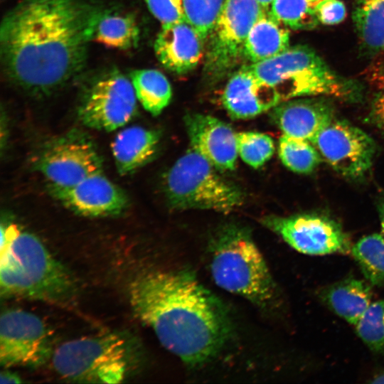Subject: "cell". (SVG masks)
I'll return each mask as SVG.
<instances>
[{
    "label": "cell",
    "mask_w": 384,
    "mask_h": 384,
    "mask_svg": "<svg viewBox=\"0 0 384 384\" xmlns=\"http://www.w3.org/2000/svg\"><path fill=\"white\" fill-rule=\"evenodd\" d=\"M352 19L361 48L376 56L384 50V0H354Z\"/></svg>",
    "instance_id": "7402d4cb"
},
{
    "label": "cell",
    "mask_w": 384,
    "mask_h": 384,
    "mask_svg": "<svg viewBox=\"0 0 384 384\" xmlns=\"http://www.w3.org/2000/svg\"><path fill=\"white\" fill-rule=\"evenodd\" d=\"M137 100L132 81L119 72L112 71L91 85L80 103L78 115L88 127L112 131L133 117Z\"/></svg>",
    "instance_id": "7c38bea8"
},
{
    "label": "cell",
    "mask_w": 384,
    "mask_h": 384,
    "mask_svg": "<svg viewBox=\"0 0 384 384\" xmlns=\"http://www.w3.org/2000/svg\"><path fill=\"white\" fill-rule=\"evenodd\" d=\"M139 35L136 21L131 16L102 14L97 23L93 40L108 48L128 49L136 46Z\"/></svg>",
    "instance_id": "cb8c5ba5"
},
{
    "label": "cell",
    "mask_w": 384,
    "mask_h": 384,
    "mask_svg": "<svg viewBox=\"0 0 384 384\" xmlns=\"http://www.w3.org/2000/svg\"><path fill=\"white\" fill-rule=\"evenodd\" d=\"M191 147L168 171L164 190L176 210L201 209L228 213L241 206V190Z\"/></svg>",
    "instance_id": "8992f818"
},
{
    "label": "cell",
    "mask_w": 384,
    "mask_h": 384,
    "mask_svg": "<svg viewBox=\"0 0 384 384\" xmlns=\"http://www.w3.org/2000/svg\"><path fill=\"white\" fill-rule=\"evenodd\" d=\"M210 270L215 284L251 303L267 308L277 287L249 230L235 225L219 230L210 242Z\"/></svg>",
    "instance_id": "277c9868"
},
{
    "label": "cell",
    "mask_w": 384,
    "mask_h": 384,
    "mask_svg": "<svg viewBox=\"0 0 384 384\" xmlns=\"http://www.w3.org/2000/svg\"><path fill=\"white\" fill-rule=\"evenodd\" d=\"M184 123L191 147L218 171H232L238 155L237 133L218 118L201 113H188Z\"/></svg>",
    "instance_id": "9a60e30c"
},
{
    "label": "cell",
    "mask_w": 384,
    "mask_h": 384,
    "mask_svg": "<svg viewBox=\"0 0 384 384\" xmlns=\"http://www.w3.org/2000/svg\"><path fill=\"white\" fill-rule=\"evenodd\" d=\"M319 296L330 310L355 326L371 304L372 292L366 282L348 277L323 288Z\"/></svg>",
    "instance_id": "ffe728a7"
},
{
    "label": "cell",
    "mask_w": 384,
    "mask_h": 384,
    "mask_svg": "<svg viewBox=\"0 0 384 384\" xmlns=\"http://www.w3.org/2000/svg\"><path fill=\"white\" fill-rule=\"evenodd\" d=\"M308 1H309V3H311L313 5L314 4L316 3L319 0H308Z\"/></svg>",
    "instance_id": "f35d334b"
},
{
    "label": "cell",
    "mask_w": 384,
    "mask_h": 384,
    "mask_svg": "<svg viewBox=\"0 0 384 384\" xmlns=\"http://www.w3.org/2000/svg\"><path fill=\"white\" fill-rule=\"evenodd\" d=\"M264 11L257 0H225L206 39L204 72L210 82L239 64L249 32Z\"/></svg>",
    "instance_id": "ba28073f"
},
{
    "label": "cell",
    "mask_w": 384,
    "mask_h": 384,
    "mask_svg": "<svg viewBox=\"0 0 384 384\" xmlns=\"http://www.w3.org/2000/svg\"><path fill=\"white\" fill-rule=\"evenodd\" d=\"M51 339L44 322L21 309L4 311L0 319V363L6 368L40 366L52 357Z\"/></svg>",
    "instance_id": "30bf717a"
},
{
    "label": "cell",
    "mask_w": 384,
    "mask_h": 384,
    "mask_svg": "<svg viewBox=\"0 0 384 384\" xmlns=\"http://www.w3.org/2000/svg\"><path fill=\"white\" fill-rule=\"evenodd\" d=\"M0 258L1 295L55 304L73 299V277L34 235L20 230Z\"/></svg>",
    "instance_id": "3957f363"
},
{
    "label": "cell",
    "mask_w": 384,
    "mask_h": 384,
    "mask_svg": "<svg viewBox=\"0 0 384 384\" xmlns=\"http://www.w3.org/2000/svg\"><path fill=\"white\" fill-rule=\"evenodd\" d=\"M269 11L277 21L294 30H312L319 23L308 0H273Z\"/></svg>",
    "instance_id": "4316f807"
},
{
    "label": "cell",
    "mask_w": 384,
    "mask_h": 384,
    "mask_svg": "<svg viewBox=\"0 0 384 384\" xmlns=\"http://www.w3.org/2000/svg\"><path fill=\"white\" fill-rule=\"evenodd\" d=\"M371 383H384V373H380L375 376L373 380L370 381Z\"/></svg>",
    "instance_id": "74e56055"
},
{
    "label": "cell",
    "mask_w": 384,
    "mask_h": 384,
    "mask_svg": "<svg viewBox=\"0 0 384 384\" xmlns=\"http://www.w3.org/2000/svg\"><path fill=\"white\" fill-rule=\"evenodd\" d=\"M260 6L266 11H269L273 0H257Z\"/></svg>",
    "instance_id": "8d00e7d4"
},
{
    "label": "cell",
    "mask_w": 384,
    "mask_h": 384,
    "mask_svg": "<svg viewBox=\"0 0 384 384\" xmlns=\"http://www.w3.org/2000/svg\"><path fill=\"white\" fill-rule=\"evenodd\" d=\"M225 0H183L186 21L204 41L221 11Z\"/></svg>",
    "instance_id": "f546056e"
},
{
    "label": "cell",
    "mask_w": 384,
    "mask_h": 384,
    "mask_svg": "<svg viewBox=\"0 0 384 384\" xmlns=\"http://www.w3.org/2000/svg\"><path fill=\"white\" fill-rule=\"evenodd\" d=\"M236 137L238 155L252 168L263 166L274 152V141L267 134L250 131L237 133Z\"/></svg>",
    "instance_id": "f1b7e54d"
},
{
    "label": "cell",
    "mask_w": 384,
    "mask_h": 384,
    "mask_svg": "<svg viewBox=\"0 0 384 384\" xmlns=\"http://www.w3.org/2000/svg\"><path fill=\"white\" fill-rule=\"evenodd\" d=\"M131 81L137 100L153 116L159 115L169 104L172 90L162 73L154 69L137 70L132 73Z\"/></svg>",
    "instance_id": "603a6c76"
},
{
    "label": "cell",
    "mask_w": 384,
    "mask_h": 384,
    "mask_svg": "<svg viewBox=\"0 0 384 384\" xmlns=\"http://www.w3.org/2000/svg\"><path fill=\"white\" fill-rule=\"evenodd\" d=\"M21 378L16 373L4 370L1 372L0 383H21Z\"/></svg>",
    "instance_id": "e575fe53"
},
{
    "label": "cell",
    "mask_w": 384,
    "mask_h": 384,
    "mask_svg": "<svg viewBox=\"0 0 384 384\" xmlns=\"http://www.w3.org/2000/svg\"><path fill=\"white\" fill-rule=\"evenodd\" d=\"M322 159L338 174L358 179L370 169L375 154L374 140L343 119H334L311 142Z\"/></svg>",
    "instance_id": "4fadbf2b"
},
{
    "label": "cell",
    "mask_w": 384,
    "mask_h": 384,
    "mask_svg": "<svg viewBox=\"0 0 384 384\" xmlns=\"http://www.w3.org/2000/svg\"><path fill=\"white\" fill-rule=\"evenodd\" d=\"M377 210L380 223L381 234L384 236V194L378 199Z\"/></svg>",
    "instance_id": "d590c367"
},
{
    "label": "cell",
    "mask_w": 384,
    "mask_h": 384,
    "mask_svg": "<svg viewBox=\"0 0 384 384\" xmlns=\"http://www.w3.org/2000/svg\"><path fill=\"white\" fill-rule=\"evenodd\" d=\"M375 57H379L368 70L370 82L378 87L384 83V50Z\"/></svg>",
    "instance_id": "836d02e7"
},
{
    "label": "cell",
    "mask_w": 384,
    "mask_h": 384,
    "mask_svg": "<svg viewBox=\"0 0 384 384\" xmlns=\"http://www.w3.org/2000/svg\"><path fill=\"white\" fill-rule=\"evenodd\" d=\"M313 8L319 23L326 26L340 23L346 16L345 4L340 0H319Z\"/></svg>",
    "instance_id": "1f68e13d"
},
{
    "label": "cell",
    "mask_w": 384,
    "mask_h": 384,
    "mask_svg": "<svg viewBox=\"0 0 384 384\" xmlns=\"http://www.w3.org/2000/svg\"><path fill=\"white\" fill-rule=\"evenodd\" d=\"M135 315L168 351L189 366L210 360L232 332L221 302L187 270H154L129 289Z\"/></svg>",
    "instance_id": "7a4b0ae2"
},
{
    "label": "cell",
    "mask_w": 384,
    "mask_h": 384,
    "mask_svg": "<svg viewBox=\"0 0 384 384\" xmlns=\"http://www.w3.org/2000/svg\"><path fill=\"white\" fill-rule=\"evenodd\" d=\"M36 168L51 186L67 187L102 172V160L93 142L72 132L51 140L36 160Z\"/></svg>",
    "instance_id": "8fae6325"
},
{
    "label": "cell",
    "mask_w": 384,
    "mask_h": 384,
    "mask_svg": "<svg viewBox=\"0 0 384 384\" xmlns=\"http://www.w3.org/2000/svg\"><path fill=\"white\" fill-rule=\"evenodd\" d=\"M51 358L58 375L77 383H119L129 367L126 341L115 334L66 341L54 350Z\"/></svg>",
    "instance_id": "52a82bcc"
},
{
    "label": "cell",
    "mask_w": 384,
    "mask_h": 384,
    "mask_svg": "<svg viewBox=\"0 0 384 384\" xmlns=\"http://www.w3.org/2000/svg\"><path fill=\"white\" fill-rule=\"evenodd\" d=\"M282 102L275 89L244 65L228 80L222 95L223 105L236 119L255 117Z\"/></svg>",
    "instance_id": "e0dca14e"
},
{
    "label": "cell",
    "mask_w": 384,
    "mask_h": 384,
    "mask_svg": "<svg viewBox=\"0 0 384 384\" xmlns=\"http://www.w3.org/2000/svg\"><path fill=\"white\" fill-rule=\"evenodd\" d=\"M262 223L301 253L325 255L351 251L349 237L341 224L324 214L269 215Z\"/></svg>",
    "instance_id": "9c48e42d"
},
{
    "label": "cell",
    "mask_w": 384,
    "mask_h": 384,
    "mask_svg": "<svg viewBox=\"0 0 384 384\" xmlns=\"http://www.w3.org/2000/svg\"><path fill=\"white\" fill-rule=\"evenodd\" d=\"M376 88L377 91L370 102L367 119L370 124L384 134V83Z\"/></svg>",
    "instance_id": "d6a6232c"
},
{
    "label": "cell",
    "mask_w": 384,
    "mask_h": 384,
    "mask_svg": "<svg viewBox=\"0 0 384 384\" xmlns=\"http://www.w3.org/2000/svg\"><path fill=\"white\" fill-rule=\"evenodd\" d=\"M249 67L275 89L282 102L319 95L351 101L361 97L358 82L338 75L307 45L289 46L279 54L251 63Z\"/></svg>",
    "instance_id": "5b68a950"
},
{
    "label": "cell",
    "mask_w": 384,
    "mask_h": 384,
    "mask_svg": "<svg viewBox=\"0 0 384 384\" xmlns=\"http://www.w3.org/2000/svg\"><path fill=\"white\" fill-rule=\"evenodd\" d=\"M162 26L186 21L183 0H144Z\"/></svg>",
    "instance_id": "4dcf8cb0"
},
{
    "label": "cell",
    "mask_w": 384,
    "mask_h": 384,
    "mask_svg": "<svg viewBox=\"0 0 384 384\" xmlns=\"http://www.w3.org/2000/svg\"><path fill=\"white\" fill-rule=\"evenodd\" d=\"M278 153L281 161L287 169L301 174L313 172L323 160L311 142L287 134L279 138Z\"/></svg>",
    "instance_id": "484cf974"
},
{
    "label": "cell",
    "mask_w": 384,
    "mask_h": 384,
    "mask_svg": "<svg viewBox=\"0 0 384 384\" xmlns=\"http://www.w3.org/2000/svg\"><path fill=\"white\" fill-rule=\"evenodd\" d=\"M102 14L87 0H23L1 25L7 75L35 94L62 87L84 67Z\"/></svg>",
    "instance_id": "6da1fadb"
},
{
    "label": "cell",
    "mask_w": 384,
    "mask_h": 384,
    "mask_svg": "<svg viewBox=\"0 0 384 384\" xmlns=\"http://www.w3.org/2000/svg\"><path fill=\"white\" fill-rule=\"evenodd\" d=\"M332 97L319 95L284 100L271 110L273 122L283 132L312 142L335 119Z\"/></svg>",
    "instance_id": "2e32d148"
},
{
    "label": "cell",
    "mask_w": 384,
    "mask_h": 384,
    "mask_svg": "<svg viewBox=\"0 0 384 384\" xmlns=\"http://www.w3.org/2000/svg\"><path fill=\"white\" fill-rule=\"evenodd\" d=\"M52 195L64 206L84 216L104 217L122 213L128 205L125 193L102 173L67 187L50 186Z\"/></svg>",
    "instance_id": "5bb4252c"
},
{
    "label": "cell",
    "mask_w": 384,
    "mask_h": 384,
    "mask_svg": "<svg viewBox=\"0 0 384 384\" xmlns=\"http://www.w3.org/2000/svg\"><path fill=\"white\" fill-rule=\"evenodd\" d=\"M159 133L134 126L122 129L114 137L111 147L118 172L127 175L135 171L155 154Z\"/></svg>",
    "instance_id": "d6986e66"
},
{
    "label": "cell",
    "mask_w": 384,
    "mask_h": 384,
    "mask_svg": "<svg viewBox=\"0 0 384 384\" xmlns=\"http://www.w3.org/2000/svg\"><path fill=\"white\" fill-rule=\"evenodd\" d=\"M204 41L186 21L166 26L157 36L154 51L167 70L184 74L194 69L204 56Z\"/></svg>",
    "instance_id": "ac0fdd59"
},
{
    "label": "cell",
    "mask_w": 384,
    "mask_h": 384,
    "mask_svg": "<svg viewBox=\"0 0 384 384\" xmlns=\"http://www.w3.org/2000/svg\"><path fill=\"white\" fill-rule=\"evenodd\" d=\"M351 252L364 277L372 284H384V236L373 233L352 245Z\"/></svg>",
    "instance_id": "d4e9b609"
},
{
    "label": "cell",
    "mask_w": 384,
    "mask_h": 384,
    "mask_svg": "<svg viewBox=\"0 0 384 384\" xmlns=\"http://www.w3.org/2000/svg\"><path fill=\"white\" fill-rule=\"evenodd\" d=\"M289 31L265 10L250 29L244 58L255 63L272 58L289 47Z\"/></svg>",
    "instance_id": "44dd1931"
},
{
    "label": "cell",
    "mask_w": 384,
    "mask_h": 384,
    "mask_svg": "<svg viewBox=\"0 0 384 384\" xmlns=\"http://www.w3.org/2000/svg\"><path fill=\"white\" fill-rule=\"evenodd\" d=\"M355 327L359 338L371 351L384 356V299L371 303Z\"/></svg>",
    "instance_id": "83f0119b"
}]
</instances>
